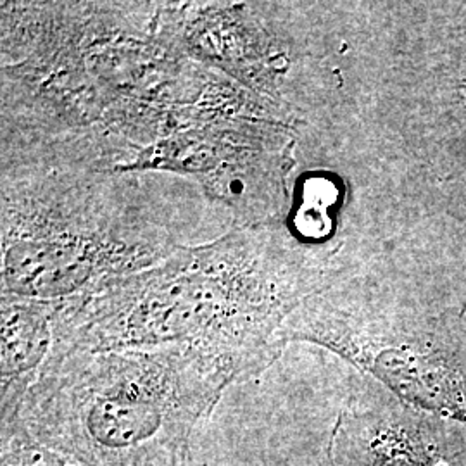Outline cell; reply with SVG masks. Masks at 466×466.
Instances as JSON below:
<instances>
[{
	"mask_svg": "<svg viewBox=\"0 0 466 466\" xmlns=\"http://www.w3.org/2000/svg\"><path fill=\"white\" fill-rule=\"evenodd\" d=\"M159 2H2V152L73 149L127 171L202 111L217 73L171 49Z\"/></svg>",
	"mask_w": 466,
	"mask_h": 466,
	"instance_id": "obj_1",
	"label": "cell"
},
{
	"mask_svg": "<svg viewBox=\"0 0 466 466\" xmlns=\"http://www.w3.org/2000/svg\"><path fill=\"white\" fill-rule=\"evenodd\" d=\"M327 280L279 225H237L213 242L180 246L156 267L57 300L52 360L192 346L242 358L261 373L283 350L285 321Z\"/></svg>",
	"mask_w": 466,
	"mask_h": 466,
	"instance_id": "obj_2",
	"label": "cell"
},
{
	"mask_svg": "<svg viewBox=\"0 0 466 466\" xmlns=\"http://www.w3.org/2000/svg\"><path fill=\"white\" fill-rule=\"evenodd\" d=\"M254 375L242 358L192 346L73 352L52 360L2 423L85 466H188L196 431Z\"/></svg>",
	"mask_w": 466,
	"mask_h": 466,
	"instance_id": "obj_3",
	"label": "cell"
},
{
	"mask_svg": "<svg viewBox=\"0 0 466 466\" xmlns=\"http://www.w3.org/2000/svg\"><path fill=\"white\" fill-rule=\"evenodd\" d=\"M0 185L2 296L73 299L184 246L132 173L11 159Z\"/></svg>",
	"mask_w": 466,
	"mask_h": 466,
	"instance_id": "obj_4",
	"label": "cell"
},
{
	"mask_svg": "<svg viewBox=\"0 0 466 466\" xmlns=\"http://www.w3.org/2000/svg\"><path fill=\"white\" fill-rule=\"evenodd\" d=\"M290 121L225 117L182 128L135 156L128 173L167 171L196 180L242 227H277L294 165Z\"/></svg>",
	"mask_w": 466,
	"mask_h": 466,
	"instance_id": "obj_5",
	"label": "cell"
},
{
	"mask_svg": "<svg viewBox=\"0 0 466 466\" xmlns=\"http://www.w3.org/2000/svg\"><path fill=\"white\" fill-rule=\"evenodd\" d=\"M157 32L187 59L282 104L280 88L289 61L259 4L159 2Z\"/></svg>",
	"mask_w": 466,
	"mask_h": 466,
	"instance_id": "obj_6",
	"label": "cell"
},
{
	"mask_svg": "<svg viewBox=\"0 0 466 466\" xmlns=\"http://www.w3.org/2000/svg\"><path fill=\"white\" fill-rule=\"evenodd\" d=\"M0 311V421H7L49 365L57 300L2 296Z\"/></svg>",
	"mask_w": 466,
	"mask_h": 466,
	"instance_id": "obj_7",
	"label": "cell"
},
{
	"mask_svg": "<svg viewBox=\"0 0 466 466\" xmlns=\"http://www.w3.org/2000/svg\"><path fill=\"white\" fill-rule=\"evenodd\" d=\"M0 466H85L36 441L16 421L2 423Z\"/></svg>",
	"mask_w": 466,
	"mask_h": 466,
	"instance_id": "obj_8",
	"label": "cell"
}]
</instances>
